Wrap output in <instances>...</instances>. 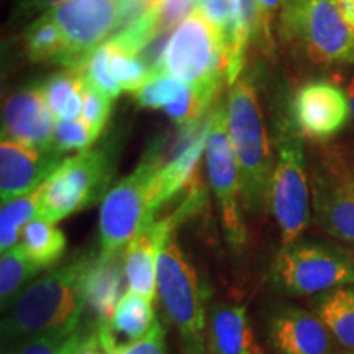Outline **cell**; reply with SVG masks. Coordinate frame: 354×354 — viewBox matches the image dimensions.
<instances>
[{
	"mask_svg": "<svg viewBox=\"0 0 354 354\" xmlns=\"http://www.w3.org/2000/svg\"><path fill=\"white\" fill-rule=\"evenodd\" d=\"M87 261H74L26 286L2 320V338L12 342L48 331L79 328L86 308L82 282Z\"/></svg>",
	"mask_w": 354,
	"mask_h": 354,
	"instance_id": "obj_1",
	"label": "cell"
},
{
	"mask_svg": "<svg viewBox=\"0 0 354 354\" xmlns=\"http://www.w3.org/2000/svg\"><path fill=\"white\" fill-rule=\"evenodd\" d=\"M227 123L240 169L243 203L250 214L258 215L268 207L276 158L258 97L246 79L234 82L230 91Z\"/></svg>",
	"mask_w": 354,
	"mask_h": 354,
	"instance_id": "obj_2",
	"label": "cell"
},
{
	"mask_svg": "<svg viewBox=\"0 0 354 354\" xmlns=\"http://www.w3.org/2000/svg\"><path fill=\"white\" fill-rule=\"evenodd\" d=\"M162 73L192 87L202 107H210L221 77L227 76V48L201 13H192L174 30Z\"/></svg>",
	"mask_w": 354,
	"mask_h": 354,
	"instance_id": "obj_3",
	"label": "cell"
},
{
	"mask_svg": "<svg viewBox=\"0 0 354 354\" xmlns=\"http://www.w3.org/2000/svg\"><path fill=\"white\" fill-rule=\"evenodd\" d=\"M158 294L167 317L179 330L185 354H205L209 325L203 289L196 266L184 253L174 233L159 251Z\"/></svg>",
	"mask_w": 354,
	"mask_h": 354,
	"instance_id": "obj_4",
	"label": "cell"
},
{
	"mask_svg": "<svg viewBox=\"0 0 354 354\" xmlns=\"http://www.w3.org/2000/svg\"><path fill=\"white\" fill-rule=\"evenodd\" d=\"M271 281L282 294L318 295L354 284V258L339 248L297 240L279 250Z\"/></svg>",
	"mask_w": 354,
	"mask_h": 354,
	"instance_id": "obj_5",
	"label": "cell"
},
{
	"mask_svg": "<svg viewBox=\"0 0 354 354\" xmlns=\"http://www.w3.org/2000/svg\"><path fill=\"white\" fill-rule=\"evenodd\" d=\"M276 149L268 207L279 227L282 245H289L302 236L312 214L302 136L297 130L286 125L279 131Z\"/></svg>",
	"mask_w": 354,
	"mask_h": 354,
	"instance_id": "obj_6",
	"label": "cell"
},
{
	"mask_svg": "<svg viewBox=\"0 0 354 354\" xmlns=\"http://www.w3.org/2000/svg\"><path fill=\"white\" fill-rule=\"evenodd\" d=\"M112 154L107 148L86 149L63 159L38 187V216L57 223L104 196L112 179Z\"/></svg>",
	"mask_w": 354,
	"mask_h": 354,
	"instance_id": "obj_7",
	"label": "cell"
},
{
	"mask_svg": "<svg viewBox=\"0 0 354 354\" xmlns=\"http://www.w3.org/2000/svg\"><path fill=\"white\" fill-rule=\"evenodd\" d=\"M158 167L146 159L131 174L122 179L105 194L100 203L99 234L102 256L123 253L141 230L153 223L154 180Z\"/></svg>",
	"mask_w": 354,
	"mask_h": 354,
	"instance_id": "obj_8",
	"label": "cell"
},
{
	"mask_svg": "<svg viewBox=\"0 0 354 354\" xmlns=\"http://www.w3.org/2000/svg\"><path fill=\"white\" fill-rule=\"evenodd\" d=\"M282 28L318 64L353 63L354 32L333 0H302L282 7Z\"/></svg>",
	"mask_w": 354,
	"mask_h": 354,
	"instance_id": "obj_9",
	"label": "cell"
},
{
	"mask_svg": "<svg viewBox=\"0 0 354 354\" xmlns=\"http://www.w3.org/2000/svg\"><path fill=\"white\" fill-rule=\"evenodd\" d=\"M205 165L209 183L220 205L225 236L233 250L246 243V227L241 212V179L232 140L228 135L227 110L218 107L212 118L205 146Z\"/></svg>",
	"mask_w": 354,
	"mask_h": 354,
	"instance_id": "obj_10",
	"label": "cell"
},
{
	"mask_svg": "<svg viewBox=\"0 0 354 354\" xmlns=\"http://www.w3.org/2000/svg\"><path fill=\"white\" fill-rule=\"evenodd\" d=\"M66 44V63L77 69L118 26V0H66L50 12Z\"/></svg>",
	"mask_w": 354,
	"mask_h": 354,
	"instance_id": "obj_11",
	"label": "cell"
},
{
	"mask_svg": "<svg viewBox=\"0 0 354 354\" xmlns=\"http://www.w3.org/2000/svg\"><path fill=\"white\" fill-rule=\"evenodd\" d=\"M313 212L322 230L354 246V167L322 162L313 169Z\"/></svg>",
	"mask_w": 354,
	"mask_h": 354,
	"instance_id": "obj_12",
	"label": "cell"
},
{
	"mask_svg": "<svg viewBox=\"0 0 354 354\" xmlns=\"http://www.w3.org/2000/svg\"><path fill=\"white\" fill-rule=\"evenodd\" d=\"M290 112L300 136L323 141L343 130L351 115V107L343 88L331 82L315 81L297 88Z\"/></svg>",
	"mask_w": 354,
	"mask_h": 354,
	"instance_id": "obj_13",
	"label": "cell"
},
{
	"mask_svg": "<svg viewBox=\"0 0 354 354\" xmlns=\"http://www.w3.org/2000/svg\"><path fill=\"white\" fill-rule=\"evenodd\" d=\"M55 113L48 105L41 86L24 87L6 100L2 118V138L38 149L55 151Z\"/></svg>",
	"mask_w": 354,
	"mask_h": 354,
	"instance_id": "obj_14",
	"label": "cell"
},
{
	"mask_svg": "<svg viewBox=\"0 0 354 354\" xmlns=\"http://www.w3.org/2000/svg\"><path fill=\"white\" fill-rule=\"evenodd\" d=\"M269 344L276 354H331L333 336L317 313L284 305L268 322Z\"/></svg>",
	"mask_w": 354,
	"mask_h": 354,
	"instance_id": "obj_15",
	"label": "cell"
},
{
	"mask_svg": "<svg viewBox=\"0 0 354 354\" xmlns=\"http://www.w3.org/2000/svg\"><path fill=\"white\" fill-rule=\"evenodd\" d=\"M61 165V153L38 151L17 141L0 143V197L2 202L33 192Z\"/></svg>",
	"mask_w": 354,
	"mask_h": 354,
	"instance_id": "obj_16",
	"label": "cell"
},
{
	"mask_svg": "<svg viewBox=\"0 0 354 354\" xmlns=\"http://www.w3.org/2000/svg\"><path fill=\"white\" fill-rule=\"evenodd\" d=\"M179 220L180 216L177 214L154 220L128 243L123 254L128 290L143 295L153 302L156 300L159 251L167 238L174 233Z\"/></svg>",
	"mask_w": 354,
	"mask_h": 354,
	"instance_id": "obj_17",
	"label": "cell"
},
{
	"mask_svg": "<svg viewBox=\"0 0 354 354\" xmlns=\"http://www.w3.org/2000/svg\"><path fill=\"white\" fill-rule=\"evenodd\" d=\"M123 253L113 256H102L88 258L86 272H84V302L86 308L97 318V326L107 323L112 318L120 299L125 295L123 292V279L125 277V264Z\"/></svg>",
	"mask_w": 354,
	"mask_h": 354,
	"instance_id": "obj_18",
	"label": "cell"
},
{
	"mask_svg": "<svg viewBox=\"0 0 354 354\" xmlns=\"http://www.w3.org/2000/svg\"><path fill=\"white\" fill-rule=\"evenodd\" d=\"M156 323L153 300L128 290L120 299L112 318L97 326L99 342L107 354H115L118 349L138 342Z\"/></svg>",
	"mask_w": 354,
	"mask_h": 354,
	"instance_id": "obj_19",
	"label": "cell"
},
{
	"mask_svg": "<svg viewBox=\"0 0 354 354\" xmlns=\"http://www.w3.org/2000/svg\"><path fill=\"white\" fill-rule=\"evenodd\" d=\"M207 344L209 354H264L254 339L245 305L220 304L212 308Z\"/></svg>",
	"mask_w": 354,
	"mask_h": 354,
	"instance_id": "obj_20",
	"label": "cell"
},
{
	"mask_svg": "<svg viewBox=\"0 0 354 354\" xmlns=\"http://www.w3.org/2000/svg\"><path fill=\"white\" fill-rule=\"evenodd\" d=\"M313 305L335 342L354 351V287L344 286L318 294Z\"/></svg>",
	"mask_w": 354,
	"mask_h": 354,
	"instance_id": "obj_21",
	"label": "cell"
},
{
	"mask_svg": "<svg viewBox=\"0 0 354 354\" xmlns=\"http://www.w3.org/2000/svg\"><path fill=\"white\" fill-rule=\"evenodd\" d=\"M66 245L68 241L64 233L56 227V223L41 216L30 221L21 233L20 248L41 271L59 261L66 251Z\"/></svg>",
	"mask_w": 354,
	"mask_h": 354,
	"instance_id": "obj_22",
	"label": "cell"
},
{
	"mask_svg": "<svg viewBox=\"0 0 354 354\" xmlns=\"http://www.w3.org/2000/svg\"><path fill=\"white\" fill-rule=\"evenodd\" d=\"M25 44L35 63H66V44L51 13L39 15L25 32Z\"/></svg>",
	"mask_w": 354,
	"mask_h": 354,
	"instance_id": "obj_23",
	"label": "cell"
},
{
	"mask_svg": "<svg viewBox=\"0 0 354 354\" xmlns=\"http://www.w3.org/2000/svg\"><path fill=\"white\" fill-rule=\"evenodd\" d=\"M43 94L56 118L77 120L82 113L81 76L77 71L69 69L46 79L41 84Z\"/></svg>",
	"mask_w": 354,
	"mask_h": 354,
	"instance_id": "obj_24",
	"label": "cell"
},
{
	"mask_svg": "<svg viewBox=\"0 0 354 354\" xmlns=\"http://www.w3.org/2000/svg\"><path fill=\"white\" fill-rule=\"evenodd\" d=\"M38 216V189L25 196L2 202L0 210V251L15 250L26 225Z\"/></svg>",
	"mask_w": 354,
	"mask_h": 354,
	"instance_id": "obj_25",
	"label": "cell"
},
{
	"mask_svg": "<svg viewBox=\"0 0 354 354\" xmlns=\"http://www.w3.org/2000/svg\"><path fill=\"white\" fill-rule=\"evenodd\" d=\"M41 271L38 266H35L20 245L15 250L2 253L0 258V300L2 308L10 307L19 297V290L24 287L26 281L37 276Z\"/></svg>",
	"mask_w": 354,
	"mask_h": 354,
	"instance_id": "obj_26",
	"label": "cell"
},
{
	"mask_svg": "<svg viewBox=\"0 0 354 354\" xmlns=\"http://www.w3.org/2000/svg\"><path fill=\"white\" fill-rule=\"evenodd\" d=\"M86 330L69 328L48 331L24 338L7 354H76L81 346Z\"/></svg>",
	"mask_w": 354,
	"mask_h": 354,
	"instance_id": "obj_27",
	"label": "cell"
},
{
	"mask_svg": "<svg viewBox=\"0 0 354 354\" xmlns=\"http://www.w3.org/2000/svg\"><path fill=\"white\" fill-rule=\"evenodd\" d=\"M110 44V56H109V68L110 73L122 91L136 92L140 87H143L153 74L146 68L143 61L138 56L131 55V53L123 51L122 48L115 46L109 39Z\"/></svg>",
	"mask_w": 354,
	"mask_h": 354,
	"instance_id": "obj_28",
	"label": "cell"
},
{
	"mask_svg": "<svg viewBox=\"0 0 354 354\" xmlns=\"http://www.w3.org/2000/svg\"><path fill=\"white\" fill-rule=\"evenodd\" d=\"M184 87L185 84L183 81L162 73L153 76L143 87H140L133 94H135L141 107L166 109L171 104H174L177 97L180 95V92L184 91Z\"/></svg>",
	"mask_w": 354,
	"mask_h": 354,
	"instance_id": "obj_29",
	"label": "cell"
},
{
	"mask_svg": "<svg viewBox=\"0 0 354 354\" xmlns=\"http://www.w3.org/2000/svg\"><path fill=\"white\" fill-rule=\"evenodd\" d=\"M109 56L110 44L107 41L102 44L100 48H97V50L74 71H77L87 82H91L92 86L99 88V91L105 92L109 97L115 99V97L122 92V87L118 86L117 81H115L112 76V73H110Z\"/></svg>",
	"mask_w": 354,
	"mask_h": 354,
	"instance_id": "obj_30",
	"label": "cell"
},
{
	"mask_svg": "<svg viewBox=\"0 0 354 354\" xmlns=\"http://www.w3.org/2000/svg\"><path fill=\"white\" fill-rule=\"evenodd\" d=\"M81 76V74H79ZM81 94H82V113L81 120L91 128L92 135L99 138V135L107 125L110 117V109H112V97L105 92L87 82L81 76Z\"/></svg>",
	"mask_w": 354,
	"mask_h": 354,
	"instance_id": "obj_31",
	"label": "cell"
},
{
	"mask_svg": "<svg viewBox=\"0 0 354 354\" xmlns=\"http://www.w3.org/2000/svg\"><path fill=\"white\" fill-rule=\"evenodd\" d=\"M97 138L92 135L91 128L84 123L81 118L77 120H66V118H56L55 143L53 149L56 153L73 151V149H82L86 151L92 146Z\"/></svg>",
	"mask_w": 354,
	"mask_h": 354,
	"instance_id": "obj_32",
	"label": "cell"
},
{
	"mask_svg": "<svg viewBox=\"0 0 354 354\" xmlns=\"http://www.w3.org/2000/svg\"><path fill=\"white\" fill-rule=\"evenodd\" d=\"M198 12L205 17L207 21L218 32L221 41L227 48L228 59V46L233 33V20L234 12H236V0H198Z\"/></svg>",
	"mask_w": 354,
	"mask_h": 354,
	"instance_id": "obj_33",
	"label": "cell"
},
{
	"mask_svg": "<svg viewBox=\"0 0 354 354\" xmlns=\"http://www.w3.org/2000/svg\"><path fill=\"white\" fill-rule=\"evenodd\" d=\"M197 7L198 0H156L154 10L161 28L174 30V26L189 19Z\"/></svg>",
	"mask_w": 354,
	"mask_h": 354,
	"instance_id": "obj_34",
	"label": "cell"
},
{
	"mask_svg": "<svg viewBox=\"0 0 354 354\" xmlns=\"http://www.w3.org/2000/svg\"><path fill=\"white\" fill-rule=\"evenodd\" d=\"M115 354H166V330L156 320L148 335L118 349Z\"/></svg>",
	"mask_w": 354,
	"mask_h": 354,
	"instance_id": "obj_35",
	"label": "cell"
},
{
	"mask_svg": "<svg viewBox=\"0 0 354 354\" xmlns=\"http://www.w3.org/2000/svg\"><path fill=\"white\" fill-rule=\"evenodd\" d=\"M156 6V0H118V26L115 35L127 30L128 26L143 19ZM113 35V37H115Z\"/></svg>",
	"mask_w": 354,
	"mask_h": 354,
	"instance_id": "obj_36",
	"label": "cell"
},
{
	"mask_svg": "<svg viewBox=\"0 0 354 354\" xmlns=\"http://www.w3.org/2000/svg\"><path fill=\"white\" fill-rule=\"evenodd\" d=\"M258 8V33L261 38L269 41L271 39L272 21L276 19V13L282 10L284 0H254Z\"/></svg>",
	"mask_w": 354,
	"mask_h": 354,
	"instance_id": "obj_37",
	"label": "cell"
},
{
	"mask_svg": "<svg viewBox=\"0 0 354 354\" xmlns=\"http://www.w3.org/2000/svg\"><path fill=\"white\" fill-rule=\"evenodd\" d=\"M66 2V0H19V7H17L15 15H19L20 19L24 17H32V15H44V12H51L53 8Z\"/></svg>",
	"mask_w": 354,
	"mask_h": 354,
	"instance_id": "obj_38",
	"label": "cell"
},
{
	"mask_svg": "<svg viewBox=\"0 0 354 354\" xmlns=\"http://www.w3.org/2000/svg\"><path fill=\"white\" fill-rule=\"evenodd\" d=\"M333 2L338 7L339 13H342L343 20L354 32V0H333Z\"/></svg>",
	"mask_w": 354,
	"mask_h": 354,
	"instance_id": "obj_39",
	"label": "cell"
},
{
	"mask_svg": "<svg viewBox=\"0 0 354 354\" xmlns=\"http://www.w3.org/2000/svg\"><path fill=\"white\" fill-rule=\"evenodd\" d=\"M348 99H349V107H351V115L354 117V76L348 86Z\"/></svg>",
	"mask_w": 354,
	"mask_h": 354,
	"instance_id": "obj_40",
	"label": "cell"
},
{
	"mask_svg": "<svg viewBox=\"0 0 354 354\" xmlns=\"http://www.w3.org/2000/svg\"><path fill=\"white\" fill-rule=\"evenodd\" d=\"M295 2H302V0H284V6H287V3H295Z\"/></svg>",
	"mask_w": 354,
	"mask_h": 354,
	"instance_id": "obj_41",
	"label": "cell"
},
{
	"mask_svg": "<svg viewBox=\"0 0 354 354\" xmlns=\"http://www.w3.org/2000/svg\"><path fill=\"white\" fill-rule=\"evenodd\" d=\"M353 354H354V353H353Z\"/></svg>",
	"mask_w": 354,
	"mask_h": 354,
	"instance_id": "obj_42",
	"label": "cell"
}]
</instances>
